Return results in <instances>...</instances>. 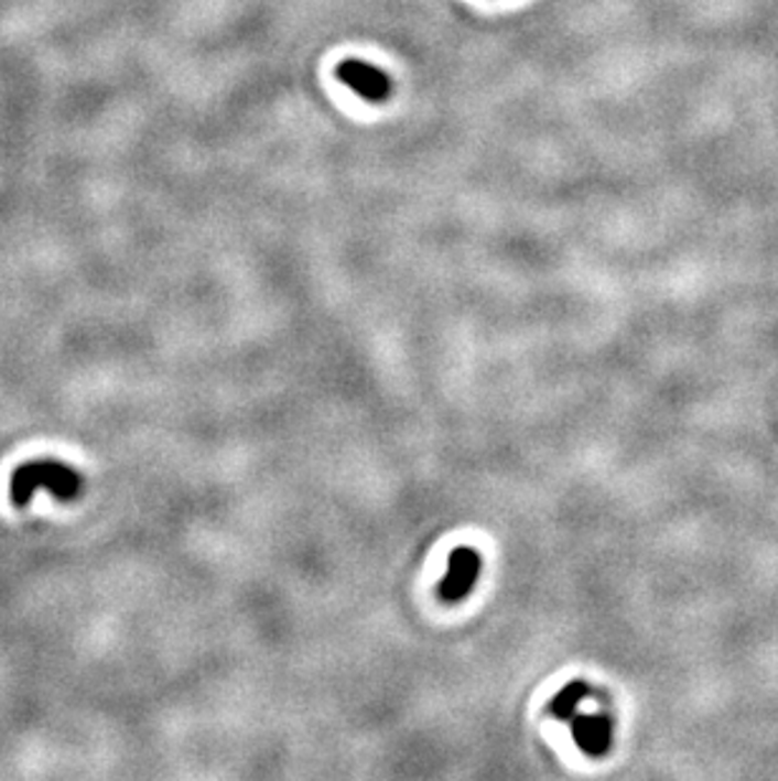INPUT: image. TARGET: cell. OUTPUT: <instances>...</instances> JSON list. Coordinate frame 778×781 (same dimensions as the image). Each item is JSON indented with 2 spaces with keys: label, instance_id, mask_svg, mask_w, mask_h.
I'll return each mask as SVG.
<instances>
[{
  "label": "cell",
  "instance_id": "cell-1",
  "mask_svg": "<svg viewBox=\"0 0 778 781\" xmlns=\"http://www.w3.org/2000/svg\"><path fill=\"white\" fill-rule=\"evenodd\" d=\"M36 488H48L56 499L72 501L82 491V476L58 460H33L15 468L11 478V499L15 506H29Z\"/></svg>",
  "mask_w": 778,
  "mask_h": 781
},
{
  "label": "cell",
  "instance_id": "cell-2",
  "mask_svg": "<svg viewBox=\"0 0 778 781\" xmlns=\"http://www.w3.org/2000/svg\"><path fill=\"white\" fill-rule=\"evenodd\" d=\"M480 574V554L471 546H457L451 554V562H447V574L440 582V597L445 603H461V599L468 595L475 587Z\"/></svg>",
  "mask_w": 778,
  "mask_h": 781
},
{
  "label": "cell",
  "instance_id": "cell-3",
  "mask_svg": "<svg viewBox=\"0 0 778 781\" xmlns=\"http://www.w3.org/2000/svg\"><path fill=\"white\" fill-rule=\"evenodd\" d=\"M336 76H339V82L347 84L349 89L357 91L359 97L367 101H385L389 97V91H392V82L387 79L385 72H379V68L361 62L339 64Z\"/></svg>",
  "mask_w": 778,
  "mask_h": 781
},
{
  "label": "cell",
  "instance_id": "cell-4",
  "mask_svg": "<svg viewBox=\"0 0 778 781\" xmlns=\"http://www.w3.org/2000/svg\"><path fill=\"white\" fill-rule=\"evenodd\" d=\"M569 726H572L576 746L584 753H590V757H602V753H607V749L612 746L609 716L582 714V711H576L572 720H569Z\"/></svg>",
  "mask_w": 778,
  "mask_h": 781
},
{
  "label": "cell",
  "instance_id": "cell-5",
  "mask_svg": "<svg viewBox=\"0 0 778 781\" xmlns=\"http://www.w3.org/2000/svg\"><path fill=\"white\" fill-rule=\"evenodd\" d=\"M586 695H590V685H586L584 681H574V683H569L564 691H561L557 698H553L551 703V711L557 714L561 720H572V716L579 711V706H582Z\"/></svg>",
  "mask_w": 778,
  "mask_h": 781
}]
</instances>
